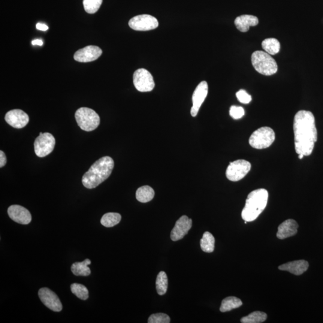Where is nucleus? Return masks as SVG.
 <instances>
[{"instance_id": "f257e3e1", "label": "nucleus", "mask_w": 323, "mask_h": 323, "mask_svg": "<svg viewBox=\"0 0 323 323\" xmlns=\"http://www.w3.org/2000/svg\"><path fill=\"white\" fill-rule=\"evenodd\" d=\"M294 131L296 152L298 155H312L318 141V131L314 114L309 111H298L294 118Z\"/></svg>"}, {"instance_id": "f03ea898", "label": "nucleus", "mask_w": 323, "mask_h": 323, "mask_svg": "<svg viewBox=\"0 0 323 323\" xmlns=\"http://www.w3.org/2000/svg\"><path fill=\"white\" fill-rule=\"evenodd\" d=\"M114 165L113 159L109 156L102 157L96 161L83 175V186L90 189L96 188L110 176Z\"/></svg>"}, {"instance_id": "7ed1b4c3", "label": "nucleus", "mask_w": 323, "mask_h": 323, "mask_svg": "<svg viewBox=\"0 0 323 323\" xmlns=\"http://www.w3.org/2000/svg\"><path fill=\"white\" fill-rule=\"evenodd\" d=\"M268 200V192L265 189H259L250 193L241 214L244 221L253 222L257 219L267 207Z\"/></svg>"}, {"instance_id": "20e7f679", "label": "nucleus", "mask_w": 323, "mask_h": 323, "mask_svg": "<svg viewBox=\"0 0 323 323\" xmlns=\"http://www.w3.org/2000/svg\"><path fill=\"white\" fill-rule=\"evenodd\" d=\"M252 62L256 70L264 75H272L278 71L276 60L265 51L257 50L253 52Z\"/></svg>"}, {"instance_id": "39448f33", "label": "nucleus", "mask_w": 323, "mask_h": 323, "mask_svg": "<svg viewBox=\"0 0 323 323\" xmlns=\"http://www.w3.org/2000/svg\"><path fill=\"white\" fill-rule=\"evenodd\" d=\"M75 118L79 127L84 131L90 132L98 127L100 117L91 108L81 107L75 113Z\"/></svg>"}, {"instance_id": "423d86ee", "label": "nucleus", "mask_w": 323, "mask_h": 323, "mask_svg": "<svg viewBox=\"0 0 323 323\" xmlns=\"http://www.w3.org/2000/svg\"><path fill=\"white\" fill-rule=\"evenodd\" d=\"M276 138L274 130L270 127L259 128L250 136L249 144L256 149H264L271 146Z\"/></svg>"}, {"instance_id": "0eeeda50", "label": "nucleus", "mask_w": 323, "mask_h": 323, "mask_svg": "<svg viewBox=\"0 0 323 323\" xmlns=\"http://www.w3.org/2000/svg\"><path fill=\"white\" fill-rule=\"evenodd\" d=\"M252 165L246 160L240 159L230 163L226 171V176L232 182L242 180L251 170Z\"/></svg>"}, {"instance_id": "6e6552de", "label": "nucleus", "mask_w": 323, "mask_h": 323, "mask_svg": "<svg viewBox=\"0 0 323 323\" xmlns=\"http://www.w3.org/2000/svg\"><path fill=\"white\" fill-rule=\"evenodd\" d=\"M55 138L50 133H40L34 142L36 155L43 158L52 152L55 146Z\"/></svg>"}, {"instance_id": "1a4fd4ad", "label": "nucleus", "mask_w": 323, "mask_h": 323, "mask_svg": "<svg viewBox=\"0 0 323 323\" xmlns=\"http://www.w3.org/2000/svg\"><path fill=\"white\" fill-rule=\"evenodd\" d=\"M133 81L135 88L141 92L152 91L155 86L152 74L144 68H140L135 71Z\"/></svg>"}, {"instance_id": "9d476101", "label": "nucleus", "mask_w": 323, "mask_h": 323, "mask_svg": "<svg viewBox=\"0 0 323 323\" xmlns=\"http://www.w3.org/2000/svg\"><path fill=\"white\" fill-rule=\"evenodd\" d=\"M158 19L149 14L138 15L129 21L130 28L135 31H150L158 28Z\"/></svg>"}, {"instance_id": "9b49d317", "label": "nucleus", "mask_w": 323, "mask_h": 323, "mask_svg": "<svg viewBox=\"0 0 323 323\" xmlns=\"http://www.w3.org/2000/svg\"><path fill=\"white\" fill-rule=\"evenodd\" d=\"M38 297L41 301L48 309L55 312H61L62 305L55 293L49 289L44 288L39 290Z\"/></svg>"}, {"instance_id": "f8f14e48", "label": "nucleus", "mask_w": 323, "mask_h": 323, "mask_svg": "<svg viewBox=\"0 0 323 323\" xmlns=\"http://www.w3.org/2000/svg\"><path fill=\"white\" fill-rule=\"evenodd\" d=\"M208 92V86L207 81H202L195 90L192 96L193 106L191 113L193 117H196L199 109L206 98Z\"/></svg>"}, {"instance_id": "ddd939ff", "label": "nucleus", "mask_w": 323, "mask_h": 323, "mask_svg": "<svg viewBox=\"0 0 323 323\" xmlns=\"http://www.w3.org/2000/svg\"><path fill=\"white\" fill-rule=\"evenodd\" d=\"M29 116L23 111L14 109L8 111L5 116V120L9 125L14 128L25 127L29 122Z\"/></svg>"}, {"instance_id": "4468645a", "label": "nucleus", "mask_w": 323, "mask_h": 323, "mask_svg": "<svg viewBox=\"0 0 323 323\" xmlns=\"http://www.w3.org/2000/svg\"><path fill=\"white\" fill-rule=\"evenodd\" d=\"M192 226V220L188 216H183L177 220L171 231V239L177 241L183 239L188 234Z\"/></svg>"}, {"instance_id": "2eb2a0df", "label": "nucleus", "mask_w": 323, "mask_h": 323, "mask_svg": "<svg viewBox=\"0 0 323 323\" xmlns=\"http://www.w3.org/2000/svg\"><path fill=\"white\" fill-rule=\"evenodd\" d=\"M102 51L96 46H88L79 49L75 53L74 58L80 62H89L95 61L101 56Z\"/></svg>"}, {"instance_id": "dca6fc26", "label": "nucleus", "mask_w": 323, "mask_h": 323, "mask_svg": "<svg viewBox=\"0 0 323 323\" xmlns=\"http://www.w3.org/2000/svg\"><path fill=\"white\" fill-rule=\"evenodd\" d=\"M10 218L19 224L28 225L31 222V214L26 208L18 205L9 207L7 210Z\"/></svg>"}, {"instance_id": "f3484780", "label": "nucleus", "mask_w": 323, "mask_h": 323, "mask_svg": "<svg viewBox=\"0 0 323 323\" xmlns=\"http://www.w3.org/2000/svg\"><path fill=\"white\" fill-rule=\"evenodd\" d=\"M298 224L294 219L285 220L279 226L277 237L280 240L294 236L297 234Z\"/></svg>"}, {"instance_id": "a211bd4d", "label": "nucleus", "mask_w": 323, "mask_h": 323, "mask_svg": "<svg viewBox=\"0 0 323 323\" xmlns=\"http://www.w3.org/2000/svg\"><path fill=\"white\" fill-rule=\"evenodd\" d=\"M309 267V262L304 260H300L280 265L279 269L280 270L290 272L296 276H300L306 272Z\"/></svg>"}, {"instance_id": "6ab92c4d", "label": "nucleus", "mask_w": 323, "mask_h": 323, "mask_svg": "<svg viewBox=\"0 0 323 323\" xmlns=\"http://www.w3.org/2000/svg\"><path fill=\"white\" fill-rule=\"evenodd\" d=\"M258 23V18L253 15H241L235 20V26L240 31L242 32L248 31L250 26H256Z\"/></svg>"}, {"instance_id": "aec40b11", "label": "nucleus", "mask_w": 323, "mask_h": 323, "mask_svg": "<svg viewBox=\"0 0 323 323\" xmlns=\"http://www.w3.org/2000/svg\"><path fill=\"white\" fill-rule=\"evenodd\" d=\"M91 264L89 259L81 262H75L71 266V270L72 274L76 276H89L91 272L88 266Z\"/></svg>"}, {"instance_id": "412c9836", "label": "nucleus", "mask_w": 323, "mask_h": 323, "mask_svg": "<svg viewBox=\"0 0 323 323\" xmlns=\"http://www.w3.org/2000/svg\"><path fill=\"white\" fill-rule=\"evenodd\" d=\"M154 196H155V191L149 186L140 187L136 192V198L142 203H146L152 201Z\"/></svg>"}, {"instance_id": "4be33fe9", "label": "nucleus", "mask_w": 323, "mask_h": 323, "mask_svg": "<svg viewBox=\"0 0 323 323\" xmlns=\"http://www.w3.org/2000/svg\"><path fill=\"white\" fill-rule=\"evenodd\" d=\"M262 47L266 52L271 55H274L280 52L281 45L277 39L269 38L262 41Z\"/></svg>"}, {"instance_id": "5701e85b", "label": "nucleus", "mask_w": 323, "mask_h": 323, "mask_svg": "<svg viewBox=\"0 0 323 323\" xmlns=\"http://www.w3.org/2000/svg\"><path fill=\"white\" fill-rule=\"evenodd\" d=\"M242 305V301L239 298L234 297H228L222 301L220 310L222 313L228 312L240 308Z\"/></svg>"}, {"instance_id": "b1692460", "label": "nucleus", "mask_w": 323, "mask_h": 323, "mask_svg": "<svg viewBox=\"0 0 323 323\" xmlns=\"http://www.w3.org/2000/svg\"><path fill=\"white\" fill-rule=\"evenodd\" d=\"M201 248L205 253H212L215 247V238L209 232H205L200 241Z\"/></svg>"}, {"instance_id": "393cba45", "label": "nucleus", "mask_w": 323, "mask_h": 323, "mask_svg": "<svg viewBox=\"0 0 323 323\" xmlns=\"http://www.w3.org/2000/svg\"><path fill=\"white\" fill-rule=\"evenodd\" d=\"M122 217L119 213H108L102 216L101 220L102 225L107 228L113 227L118 224L121 220Z\"/></svg>"}, {"instance_id": "a878e982", "label": "nucleus", "mask_w": 323, "mask_h": 323, "mask_svg": "<svg viewBox=\"0 0 323 323\" xmlns=\"http://www.w3.org/2000/svg\"><path fill=\"white\" fill-rule=\"evenodd\" d=\"M168 280L167 275L164 271L160 272L156 281V291L159 295H164L167 291Z\"/></svg>"}, {"instance_id": "bb28decb", "label": "nucleus", "mask_w": 323, "mask_h": 323, "mask_svg": "<svg viewBox=\"0 0 323 323\" xmlns=\"http://www.w3.org/2000/svg\"><path fill=\"white\" fill-rule=\"evenodd\" d=\"M268 316L264 312H255L241 319L243 323H261L266 321Z\"/></svg>"}, {"instance_id": "cd10ccee", "label": "nucleus", "mask_w": 323, "mask_h": 323, "mask_svg": "<svg viewBox=\"0 0 323 323\" xmlns=\"http://www.w3.org/2000/svg\"><path fill=\"white\" fill-rule=\"evenodd\" d=\"M71 291L74 295L81 300L85 301L89 298V291L85 286L80 284L74 283L71 285Z\"/></svg>"}, {"instance_id": "c85d7f7f", "label": "nucleus", "mask_w": 323, "mask_h": 323, "mask_svg": "<svg viewBox=\"0 0 323 323\" xmlns=\"http://www.w3.org/2000/svg\"><path fill=\"white\" fill-rule=\"evenodd\" d=\"M84 10L89 14L95 13L102 3V0H83Z\"/></svg>"}, {"instance_id": "c756f323", "label": "nucleus", "mask_w": 323, "mask_h": 323, "mask_svg": "<svg viewBox=\"0 0 323 323\" xmlns=\"http://www.w3.org/2000/svg\"><path fill=\"white\" fill-rule=\"evenodd\" d=\"M171 322L170 317L164 313H157L151 315L148 323H169Z\"/></svg>"}, {"instance_id": "7c9ffc66", "label": "nucleus", "mask_w": 323, "mask_h": 323, "mask_svg": "<svg viewBox=\"0 0 323 323\" xmlns=\"http://www.w3.org/2000/svg\"><path fill=\"white\" fill-rule=\"evenodd\" d=\"M229 114L232 118L234 119H240L245 114V111L242 107L235 106L232 105L229 110Z\"/></svg>"}, {"instance_id": "2f4dec72", "label": "nucleus", "mask_w": 323, "mask_h": 323, "mask_svg": "<svg viewBox=\"0 0 323 323\" xmlns=\"http://www.w3.org/2000/svg\"><path fill=\"white\" fill-rule=\"evenodd\" d=\"M237 97L241 103L249 104L252 100V96L249 95L245 90L241 89L236 93Z\"/></svg>"}, {"instance_id": "473e14b6", "label": "nucleus", "mask_w": 323, "mask_h": 323, "mask_svg": "<svg viewBox=\"0 0 323 323\" xmlns=\"http://www.w3.org/2000/svg\"><path fill=\"white\" fill-rule=\"evenodd\" d=\"M7 163V158H6V156L4 152L2 151H0V168H2Z\"/></svg>"}, {"instance_id": "72a5a7b5", "label": "nucleus", "mask_w": 323, "mask_h": 323, "mask_svg": "<svg viewBox=\"0 0 323 323\" xmlns=\"http://www.w3.org/2000/svg\"><path fill=\"white\" fill-rule=\"evenodd\" d=\"M36 28L38 30H40V31H46L48 29H49V27H48L46 24L38 23L37 25H36Z\"/></svg>"}, {"instance_id": "f704fd0d", "label": "nucleus", "mask_w": 323, "mask_h": 323, "mask_svg": "<svg viewBox=\"0 0 323 323\" xmlns=\"http://www.w3.org/2000/svg\"><path fill=\"white\" fill-rule=\"evenodd\" d=\"M43 44V41L38 40V39H37V40H33L32 41V44L33 45V46H36V45H38V46H42Z\"/></svg>"}, {"instance_id": "c9c22d12", "label": "nucleus", "mask_w": 323, "mask_h": 323, "mask_svg": "<svg viewBox=\"0 0 323 323\" xmlns=\"http://www.w3.org/2000/svg\"><path fill=\"white\" fill-rule=\"evenodd\" d=\"M304 155H303V154H300V155H299V158L300 159H303Z\"/></svg>"}]
</instances>
